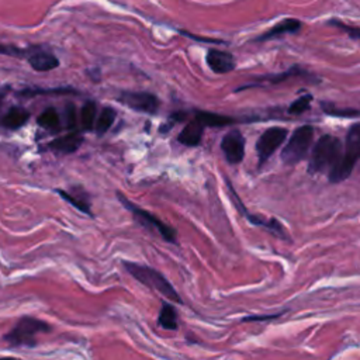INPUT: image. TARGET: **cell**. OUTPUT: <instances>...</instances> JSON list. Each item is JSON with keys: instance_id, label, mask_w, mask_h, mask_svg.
I'll list each match as a JSON object with an SVG mask.
<instances>
[{"instance_id": "6da1fadb", "label": "cell", "mask_w": 360, "mask_h": 360, "mask_svg": "<svg viewBox=\"0 0 360 360\" xmlns=\"http://www.w3.org/2000/svg\"><path fill=\"white\" fill-rule=\"evenodd\" d=\"M122 267L128 274H131L141 284L149 287L150 290H155V291L160 292L170 302H176V304H180V305L183 304V300L179 295V292L176 291V288L172 285V283L159 270H156L150 266L129 262V260H122Z\"/></svg>"}, {"instance_id": "7a4b0ae2", "label": "cell", "mask_w": 360, "mask_h": 360, "mask_svg": "<svg viewBox=\"0 0 360 360\" xmlns=\"http://www.w3.org/2000/svg\"><path fill=\"white\" fill-rule=\"evenodd\" d=\"M342 155V143L340 139L335 135L325 134L322 135L314 145L309 162H308V173L316 174L323 173L326 169H332Z\"/></svg>"}, {"instance_id": "3957f363", "label": "cell", "mask_w": 360, "mask_h": 360, "mask_svg": "<svg viewBox=\"0 0 360 360\" xmlns=\"http://www.w3.org/2000/svg\"><path fill=\"white\" fill-rule=\"evenodd\" d=\"M359 158H360V124L354 122L347 131L345 150L342 152L338 163L329 170V181L340 183L346 180L352 174Z\"/></svg>"}, {"instance_id": "277c9868", "label": "cell", "mask_w": 360, "mask_h": 360, "mask_svg": "<svg viewBox=\"0 0 360 360\" xmlns=\"http://www.w3.org/2000/svg\"><path fill=\"white\" fill-rule=\"evenodd\" d=\"M52 326L41 319L32 316H22L14 328L4 335V340L11 347H34L37 345V335L51 332Z\"/></svg>"}, {"instance_id": "5b68a950", "label": "cell", "mask_w": 360, "mask_h": 360, "mask_svg": "<svg viewBox=\"0 0 360 360\" xmlns=\"http://www.w3.org/2000/svg\"><path fill=\"white\" fill-rule=\"evenodd\" d=\"M117 197L120 200V202L132 214V218L142 226H145L149 231H155L158 232L166 242L170 243H177V231L174 228H172L170 225L162 222L158 217H155L152 212L142 210L141 207H138L135 202L129 201L122 193H117Z\"/></svg>"}, {"instance_id": "8992f818", "label": "cell", "mask_w": 360, "mask_h": 360, "mask_svg": "<svg viewBox=\"0 0 360 360\" xmlns=\"http://www.w3.org/2000/svg\"><path fill=\"white\" fill-rule=\"evenodd\" d=\"M314 141V127L301 125L290 136L285 146L281 149V160L287 166H294L300 163L308 153Z\"/></svg>"}, {"instance_id": "52a82bcc", "label": "cell", "mask_w": 360, "mask_h": 360, "mask_svg": "<svg viewBox=\"0 0 360 360\" xmlns=\"http://www.w3.org/2000/svg\"><path fill=\"white\" fill-rule=\"evenodd\" d=\"M225 181H226V186H228V193H229V195H231V200L233 201V205L238 208V211H239L248 221H250L253 225H257V226L264 228L266 231H269L270 233L276 235L277 238H280V239H283V240L291 242V239L288 238V233H287V231L284 229V226H283L281 222H278L276 218H263L262 215H253V214H250V212L243 207V204H242L239 195L235 193V190H233V187H232V184H231V181H229L228 177H225Z\"/></svg>"}, {"instance_id": "ba28073f", "label": "cell", "mask_w": 360, "mask_h": 360, "mask_svg": "<svg viewBox=\"0 0 360 360\" xmlns=\"http://www.w3.org/2000/svg\"><path fill=\"white\" fill-rule=\"evenodd\" d=\"M288 135V131L283 127H270L267 128L256 142L257 153V167H262L270 156L283 145Z\"/></svg>"}, {"instance_id": "9c48e42d", "label": "cell", "mask_w": 360, "mask_h": 360, "mask_svg": "<svg viewBox=\"0 0 360 360\" xmlns=\"http://www.w3.org/2000/svg\"><path fill=\"white\" fill-rule=\"evenodd\" d=\"M117 101L127 105L131 110L146 112V114H155L159 107V98L148 91H128L124 90L117 97Z\"/></svg>"}, {"instance_id": "30bf717a", "label": "cell", "mask_w": 360, "mask_h": 360, "mask_svg": "<svg viewBox=\"0 0 360 360\" xmlns=\"http://www.w3.org/2000/svg\"><path fill=\"white\" fill-rule=\"evenodd\" d=\"M221 150L229 165H238L245 156V136L239 129L228 131L221 141Z\"/></svg>"}, {"instance_id": "8fae6325", "label": "cell", "mask_w": 360, "mask_h": 360, "mask_svg": "<svg viewBox=\"0 0 360 360\" xmlns=\"http://www.w3.org/2000/svg\"><path fill=\"white\" fill-rule=\"evenodd\" d=\"M25 59L37 72H48L59 66V59L51 51L41 46L28 48Z\"/></svg>"}, {"instance_id": "7c38bea8", "label": "cell", "mask_w": 360, "mask_h": 360, "mask_svg": "<svg viewBox=\"0 0 360 360\" xmlns=\"http://www.w3.org/2000/svg\"><path fill=\"white\" fill-rule=\"evenodd\" d=\"M205 62L208 68L218 75H224L228 72H232L236 66L235 58L232 53L226 51H219V49H210L205 56Z\"/></svg>"}, {"instance_id": "4fadbf2b", "label": "cell", "mask_w": 360, "mask_h": 360, "mask_svg": "<svg viewBox=\"0 0 360 360\" xmlns=\"http://www.w3.org/2000/svg\"><path fill=\"white\" fill-rule=\"evenodd\" d=\"M300 28H301V21L297 20V18L288 17V18H284V20L278 21L277 24H274L270 30H267L266 32H263L262 35L255 38V41L264 42V41H269V39H273V38H278L284 34L298 32Z\"/></svg>"}, {"instance_id": "5bb4252c", "label": "cell", "mask_w": 360, "mask_h": 360, "mask_svg": "<svg viewBox=\"0 0 360 360\" xmlns=\"http://www.w3.org/2000/svg\"><path fill=\"white\" fill-rule=\"evenodd\" d=\"M204 124L201 122V120L195 115L191 121H188V124H186V127L180 131L177 141L186 146H197L200 145L201 139H202V134H204Z\"/></svg>"}, {"instance_id": "9a60e30c", "label": "cell", "mask_w": 360, "mask_h": 360, "mask_svg": "<svg viewBox=\"0 0 360 360\" xmlns=\"http://www.w3.org/2000/svg\"><path fill=\"white\" fill-rule=\"evenodd\" d=\"M82 143H83V135L79 134L77 131H73V132H69L68 135L55 138L48 143V146L49 149L60 153H73L80 148Z\"/></svg>"}, {"instance_id": "2e32d148", "label": "cell", "mask_w": 360, "mask_h": 360, "mask_svg": "<svg viewBox=\"0 0 360 360\" xmlns=\"http://www.w3.org/2000/svg\"><path fill=\"white\" fill-rule=\"evenodd\" d=\"M28 118H30L28 110H25L21 105H13L4 114L1 124L8 129H18L28 121Z\"/></svg>"}, {"instance_id": "e0dca14e", "label": "cell", "mask_w": 360, "mask_h": 360, "mask_svg": "<svg viewBox=\"0 0 360 360\" xmlns=\"http://www.w3.org/2000/svg\"><path fill=\"white\" fill-rule=\"evenodd\" d=\"M158 325L167 330H177V328H179L177 309L174 308L173 304H170V301L162 304L159 316H158Z\"/></svg>"}, {"instance_id": "ac0fdd59", "label": "cell", "mask_w": 360, "mask_h": 360, "mask_svg": "<svg viewBox=\"0 0 360 360\" xmlns=\"http://www.w3.org/2000/svg\"><path fill=\"white\" fill-rule=\"evenodd\" d=\"M65 201H68L72 207H75L76 210H79V211H82L83 214H86V215H90V217H93V212H91V207H90V202H89V200H87V197L84 195H79V194H72V193H69V191H65V190H60V188H56L55 190Z\"/></svg>"}, {"instance_id": "d6986e66", "label": "cell", "mask_w": 360, "mask_h": 360, "mask_svg": "<svg viewBox=\"0 0 360 360\" xmlns=\"http://www.w3.org/2000/svg\"><path fill=\"white\" fill-rule=\"evenodd\" d=\"M201 122L204 124V127H225L229 124H235L236 120L233 117H228V115H221L217 112H208V111H197L195 114Z\"/></svg>"}, {"instance_id": "ffe728a7", "label": "cell", "mask_w": 360, "mask_h": 360, "mask_svg": "<svg viewBox=\"0 0 360 360\" xmlns=\"http://www.w3.org/2000/svg\"><path fill=\"white\" fill-rule=\"evenodd\" d=\"M115 117H117V111L112 107H103L101 112L97 118V122L94 124L96 134L98 136H103L112 127V124L115 121Z\"/></svg>"}, {"instance_id": "44dd1931", "label": "cell", "mask_w": 360, "mask_h": 360, "mask_svg": "<svg viewBox=\"0 0 360 360\" xmlns=\"http://www.w3.org/2000/svg\"><path fill=\"white\" fill-rule=\"evenodd\" d=\"M96 115H97V105L94 101L89 100L83 104L80 108V127L83 131L93 129L96 124Z\"/></svg>"}, {"instance_id": "7402d4cb", "label": "cell", "mask_w": 360, "mask_h": 360, "mask_svg": "<svg viewBox=\"0 0 360 360\" xmlns=\"http://www.w3.org/2000/svg\"><path fill=\"white\" fill-rule=\"evenodd\" d=\"M37 121H38L39 127L49 129V131H58L60 128V118H59L56 108H53V107L45 108Z\"/></svg>"}, {"instance_id": "603a6c76", "label": "cell", "mask_w": 360, "mask_h": 360, "mask_svg": "<svg viewBox=\"0 0 360 360\" xmlns=\"http://www.w3.org/2000/svg\"><path fill=\"white\" fill-rule=\"evenodd\" d=\"M307 72L305 70H301L298 66H292L291 69H288L287 72H283V73H278V75H267V76H262L259 77V80H267L270 83H280L283 80H287L290 77H294V76H305Z\"/></svg>"}, {"instance_id": "cb8c5ba5", "label": "cell", "mask_w": 360, "mask_h": 360, "mask_svg": "<svg viewBox=\"0 0 360 360\" xmlns=\"http://www.w3.org/2000/svg\"><path fill=\"white\" fill-rule=\"evenodd\" d=\"M314 100L312 94H304L301 96L300 98H297L295 101H292L287 110L288 114H294V115H298V114H302L304 111H307L311 105V101Z\"/></svg>"}, {"instance_id": "d4e9b609", "label": "cell", "mask_w": 360, "mask_h": 360, "mask_svg": "<svg viewBox=\"0 0 360 360\" xmlns=\"http://www.w3.org/2000/svg\"><path fill=\"white\" fill-rule=\"evenodd\" d=\"M76 93L75 89L70 87H56V89H25L21 91V96H37V94H66Z\"/></svg>"}, {"instance_id": "484cf974", "label": "cell", "mask_w": 360, "mask_h": 360, "mask_svg": "<svg viewBox=\"0 0 360 360\" xmlns=\"http://www.w3.org/2000/svg\"><path fill=\"white\" fill-rule=\"evenodd\" d=\"M325 114L328 115H333V117H343V118H357L359 117V110L356 108H345V110H338V108H332L328 107L325 103L321 104Z\"/></svg>"}, {"instance_id": "4316f807", "label": "cell", "mask_w": 360, "mask_h": 360, "mask_svg": "<svg viewBox=\"0 0 360 360\" xmlns=\"http://www.w3.org/2000/svg\"><path fill=\"white\" fill-rule=\"evenodd\" d=\"M65 124L69 129H76L77 127V110L73 103L65 105Z\"/></svg>"}, {"instance_id": "83f0119b", "label": "cell", "mask_w": 360, "mask_h": 360, "mask_svg": "<svg viewBox=\"0 0 360 360\" xmlns=\"http://www.w3.org/2000/svg\"><path fill=\"white\" fill-rule=\"evenodd\" d=\"M0 53L1 55H7V56H14V58H25L27 53V48H18L14 45H6V44H0Z\"/></svg>"}, {"instance_id": "f1b7e54d", "label": "cell", "mask_w": 360, "mask_h": 360, "mask_svg": "<svg viewBox=\"0 0 360 360\" xmlns=\"http://www.w3.org/2000/svg\"><path fill=\"white\" fill-rule=\"evenodd\" d=\"M329 25H333L342 31H345L346 34H349L353 39H359L360 38V31H359V27H350V25H346L343 24L342 21H338V20H330L328 21Z\"/></svg>"}, {"instance_id": "f546056e", "label": "cell", "mask_w": 360, "mask_h": 360, "mask_svg": "<svg viewBox=\"0 0 360 360\" xmlns=\"http://www.w3.org/2000/svg\"><path fill=\"white\" fill-rule=\"evenodd\" d=\"M284 314V311L277 312V314H270V315H253V316H245L242 318V322H262V321H270L280 318Z\"/></svg>"}, {"instance_id": "4dcf8cb0", "label": "cell", "mask_w": 360, "mask_h": 360, "mask_svg": "<svg viewBox=\"0 0 360 360\" xmlns=\"http://www.w3.org/2000/svg\"><path fill=\"white\" fill-rule=\"evenodd\" d=\"M8 86H6V87H1L0 89V107H1V103H3V100H4V97H6V94H7V91H8Z\"/></svg>"}]
</instances>
